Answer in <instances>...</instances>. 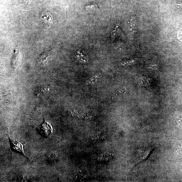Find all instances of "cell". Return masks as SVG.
I'll list each match as a JSON object with an SVG mask.
<instances>
[{
  "mask_svg": "<svg viewBox=\"0 0 182 182\" xmlns=\"http://www.w3.org/2000/svg\"><path fill=\"white\" fill-rule=\"evenodd\" d=\"M9 141H10L11 147L13 151L17 152L18 153L23 154L25 156L27 157L25 154L24 151V146L26 144H22L21 142L17 141V140H14L11 138L10 136H8Z\"/></svg>",
  "mask_w": 182,
  "mask_h": 182,
  "instance_id": "6da1fadb",
  "label": "cell"
},
{
  "mask_svg": "<svg viewBox=\"0 0 182 182\" xmlns=\"http://www.w3.org/2000/svg\"><path fill=\"white\" fill-rule=\"evenodd\" d=\"M38 129L41 134L47 137L51 135L53 131L52 127L51 124L45 120L43 123L38 127Z\"/></svg>",
  "mask_w": 182,
  "mask_h": 182,
  "instance_id": "7a4b0ae2",
  "label": "cell"
},
{
  "mask_svg": "<svg viewBox=\"0 0 182 182\" xmlns=\"http://www.w3.org/2000/svg\"><path fill=\"white\" fill-rule=\"evenodd\" d=\"M76 56L78 60L81 62H86L88 61V56L83 51H77Z\"/></svg>",
  "mask_w": 182,
  "mask_h": 182,
  "instance_id": "3957f363",
  "label": "cell"
},
{
  "mask_svg": "<svg viewBox=\"0 0 182 182\" xmlns=\"http://www.w3.org/2000/svg\"><path fill=\"white\" fill-rule=\"evenodd\" d=\"M86 10L90 11H96L98 9L96 4L92 3L88 4L85 7Z\"/></svg>",
  "mask_w": 182,
  "mask_h": 182,
  "instance_id": "277c9868",
  "label": "cell"
},
{
  "mask_svg": "<svg viewBox=\"0 0 182 182\" xmlns=\"http://www.w3.org/2000/svg\"><path fill=\"white\" fill-rule=\"evenodd\" d=\"M136 21L135 17H131L129 23V26L130 30L135 31L136 29Z\"/></svg>",
  "mask_w": 182,
  "mask_h": 182,
  "instance_id": "5b68a950",
  "label": "cell"
},
{
  "mask_svg": "<svg viewBox=\"0 0 182 182\" xmlns=\"http://www.w3.org/2000/svg\"><path fill=\"white\" fill-rule=\"evenodd\" d=\"M150 80L148 78H145L142 80V84L143 85H148L149 84Z\"/></svg>",
  "mask_w": 182,
  "mask_h": 182,
  "instance_id": "8992f818",
  "label": "cell"
}]
</instances>
